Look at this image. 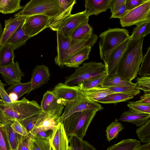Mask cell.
Returning a JSON list of instances; mask_svg holds the SVG:
<instances>
[{
  "mask_svg": "<svg viewBox=\"0 0 150 150\" xmlns=\"http://www.w3.org/2000/svg\"><path fill=\"white\" fill-rule=\"evenodd\" d=\"M145 36L129 39L119 62L116 74L129 81L138 74L143 57L142 46Z\"/></svg>",
  "mask_w": 150,
  "mask_h": 150,
  "instance_id": "1",
  "label": "cell"
},
{
  "mask_svg": "<svg viewBox=\"0 0 150 150\" xmlns=\"http://www.w3.org/2000/svg\"><path fill=\"white\" fill-rule=\"evenodd\" d=\"M42 112L40 106L35 100L24 97L21 100L8 103L0 99V117L3 124L15 120H22Z\"/></svg>",
  "mask_w": 150,
  "mask_h": 150,
  "instance_id": "2",
  "label": "cell"
},
{
  "mask_svg": "<svg viewBox=\"0 0 150 150\" xmlns=\"http://www.w3.org/2000/svg\"><path fill=\"white\" fill-rule=\"evenodd\" d=\"M98 111L89 110L74 113L62 122L67 137L75 135L83 139Z\"/></svg>",
  "mask_w": 150,
  "mask_h": 150,
  "instance_id": "3",
  "label": "cell"
},
{
  "mask_svg": "<svg viewBox=\"0 0 150 150\" xmlns=\"http://www.w3.org/2000/svg\"><path fill=\"white\" fill-rule=\"evenodd\" d=\"M126 29L109 28L100 33L99 42L100 55L105 63L112 51L122 43L130 35Z\"/></svg>",
  "mask_w": 150,
  "mask_h": 150,
  "instance_id": "4",
  "label": "cell"
},
{
  "mask_svg": "<svg viewBox=\"0 0 150 150\" xmlns=\"http://www.w3.org/2000/svg\"><path fill=\"white\" fill-rule=\"evenodd\" d=\"M62 9L59 0H31L23 6L14 17H26L40 14L52 18L56 16Z\"/></svg>",
  "mask_w": 150,
  "mask_h": 150,
  "instance_id": "5",
  "label": "cell"
},
{
  "mask_svg": "<svg viewBox=\"0 0 150 150\" xmlns=\"http://www.w3.org/2000/svg\"><path fill=\"white\" fill-rule=\"evenodd\" d=\"M104 73L106 74L105 67L102 62L92 61L84 63L76 68L73 74L65 77L64 83L69 86L77 85L84 80Z\"/></svg>",
  "mask_w": 150,
  "mask_h": 150,
  "instance_id": "6",
  "label": "cell"
},
{
  "mask_svg": "<svg viewBox=\"0 0 150 150\" xmlns=\"http://www.w3.org/2000/svg\"><path fill=\"white\" fill-rule=\"evenodd\" d=\"M119 19L120 25L123 27L137 25L150 20V0L128 11Z\"/></svg>",
  "mask_w": 150,
  "mask_h": 150,
  "instance_id": "7",
  "label": "cell"
},
{
  "mask_svg": "<svg viewBox=\"0 0 150 150\" xmlns=\"http://www.w3.org/2000/svg\"><path fill=\"white\" fill-rule=\"evenodd\" d=\"M103 109V106L98 102L81 96L67 104L59 118V123L62 122L65 119L75 112L89 110H95L98 111Z\"/></svg>",
  "mask_w": 150,
  "mask_h": 150,
  "instance_id": "8",
  "label": "cell"
},
{
  "mask_svg": "<svg viewBox=\"0 0 150 150\" xmlns=\"http://www.w3.org/2000/svg\"><path fill=\"white\" fill-rule=\"evenodd\" d=\"M89 17L86 10L74 14H71L62 20L53 31L60 33L65 37H71L73 32L79 25L88 21Z\"/></svg>",
  "mask_w": 150,
  "mask_h": 150,
  "instance_id": "9",
  "label": "cell"
},
{
  "mask_svg": "<svg viewBox=\"0 0 150 150\" xmlns=\"http://www.w3.org/2000/svg\"><path fill=\"white\" fill-rule=\"evenodd\" d=\"M50 18L47 16L40 14L26 17L24 24L25 34L31 38L44 30L49 28Z\"/></svg>",
  "mask_w": 150,
  "mask_h": 150,
  "instance_id": "10",
  "label": "cell"
},
{
  "mask_svg": "<svg viewBox=\"0 0 150 150\" xmlns=\"http://www.w3.org/2000/svg\"><path fill=\"white\" fill-rule=\"evenodd\" d=\"M65 104H67L55 97L51 91H47L43 96L40 106L42 112L52 116L60 117Z\"/></svg>",
  "mask_w": 150,
  "mask_h": 150,
  "instance_id": "11",
  "label": "cell"
},
{
  "mask_svg": "<svg viewBox=\"0 0 150 150\" xmlns=\"http://www.w3.org/2000/svg\"><path fill=\"white\" fill-rule=\"evenodd\" d=\"M51 92L56 98L67 104L81 96L80 89L78 85L70 86L61 82L57 84Z\"/></svg>",
  "mask_w": 150,
  "mask_h": 150,
  "instance_id": "12",
  "label": "cell"
},
{
  "mask_svg": "<svg viewBox=\"0 0 150 150\" xmlns=\"http://www.w3.org/2000/svg\"><path fill=\"white\" fill-rule=\"evenodd\" d=\"M0 74L6 83L10 86L21 83L22 77L25 76L17 61L0 67Z\"/></svg>",
  "mask_w": 150,
  "mask_h": 150,
  "instance_id": "13",
  "label": "cell"
},
{
  "mask_svg": "<svg viewBox=\"0 0 150 150\" xmlns=\"http://www.w3.org/2000/svg\"><path fill=\"white\" fill-rule=\"evenodd\" d=\"M129 39L130 37L117 46L111 52L104 63L107 75L116 74L119 62Z\"/></svg>",
  "mask_w": 150,
  "mask_h": 150,
  "instance_id": "14",
  "label": "cell"
},
{
  "mask_svg": "<svg viewBox=\"0 0 150 150\" xmlns=\"http://www.w3.org/2000/svg\"><path fill=\"white\" fill-rule=\"evenodd\" d=\"M50 141L53 150H68V138L62 122L59 123L54 127Z\"/></svg>",
  "mask_w": 150,
  "mask_h": 150,
  "instance_id": "15",
  "label": "cell"
},
{
  "mask_svg": "<svg viewBox=\"0 0 150 150\" xmlns=\"http://www.w3.org/2000/svg\"><path fill=\"white\" fill-rule=\"evenodd\" d=\"M59 118L42 112L35 126L29 133V137L39 132L53 131L54 127L59 123Z\"/></svg>",
  "mask_w": 150,
  "mask_h": 150,
  "instance_id": "16",
  "label": "cell"
},
{
  "mask_svg": "<svg viewBox=\"0 0 150 150\" xmlns=\"http://www.w3.org/2000/svg\"><path fill=\"white\" fill-rule=\"evenodd\" d=\"M50 75L47 67L44 64L36 66L32 72L30 92L47 83Z\"/></svg>",
  "mask_w": 150,
  "mask_h": 150,
  "instance_id": "17",
  "label": "cell"
},
{
  "mask_svg": "<svg viewBox=\"0 0 150 150\" xmlns=\"http://www.w3.org/2000/svg\"><path fill=\"white\" fill-rule=\"evenodd\" d=\"M98 38L97 35L93 33L89 39L79 41L63 54L56 64L63 68L64 67V62L68 58L86 47L89 46L92 48L97 41Z\"/></svg>",
  "mask_w": 150,
  "mask_h": 150,
  "instance_id": "18",
  "label": "cell"
},
{
  "mask_svg": "<svg viewBox=\"0 0 150 150\" xmlns=\"http://www.w3.org/2000/svg\"><path fill=\"white\" fill-rule=\"evenodd\" d=\"M26 17L16 16L6 20L4 29L0 38V46L6 43L8 39Z\"/></svg>",
  "mask_w": 150,
  "mask_h": 150,
  "instance_id": "19",
  "label": "cell"
},
{
  "mask_svg": "<svg viewBox=\"0 0 150 150\" xmlns=\"http://www.w3.org/2000/svg\"><path fill=\"white\" fill-rule=\"evenodd\" d=\"M150 114L137 112L132 109L123 112L117 120L132 123L137 127L145 124L150 119Z\"/></svg>",
  "mask_w": 150,
  "mask_h": 150,
  "instance_id": "20",
  "label": "cell"
},
{
  "mask_svg": "<svg viewBox=\"0 0 150 150\" xmlns=\"http://www.w3.org/2000/svg\"><path fill=\"white\" fill-rule=\"evenodd\" d=\"M59 0L62 10L56 16L50 18L49 23V28L53 31L62 20L71 14L73 7L76 2V0Z\"/></svg>",
  "mask_w": 150,
  "mask_h": 150,
  "instance_id": "21",
  "label": "cell"
},
{
  "mask_svg": "<svg viewBox=\"0 0 150 150\" xmlns=\"http://www.w3.org/2000/svg\"><path fill=\"white\" fill-rule=\"evenodd\" d=\"M111 0H86L85 10L87 15L97 16L109 9Z\"/></svg>",
  "mask_w": 150,
  "mask_h": 150,
  "instance_id": "22",
  "label": "cell"
},
{
  "mask_svg": "<svg viewBox=\"0 0 150 150\" xmlns=\"http://www.w3.org/2000/svg\"><path fill=\"white\" fill-rule=\"evenodd\" d=\"M56 32L57 55L54 59L55 63L57 64L63 54L71 47L79 41L72 40L70 37H65L60 33Z\"/></svg>",
  "mask_w": 150,
  "mask_h": 150,
  "instance_id": "23",
  "label": "cell"
},
{
  "mask_svg": "<svg viewBox=\"0 0 150 150\" xmlns=\"http://www.w3.org/2000/svg\"><path fill=\"white\" fill-rule=\"evenodd\" d=\"M25 19L10 36L7 42L12 46L14 50L25 45L27 41L31 38L25 33L24 24Z\"/></svg>",
  "mask_w": 150,
  "mask_h": 150,
  "instance_id": "24",
  "label": "cell"
},
{
  "mask_svg": "<svg viewBox=\"0 0 150 150\" xmlns=\"http://www.w3.org/2000/svg\"><path fill=\"white\" fill-rule=\"evenodd\" d=\"M80 91L82 97L97 102L114 93L107 88L100 86L88 89H80Z\"/></svg>",
  "mask_w": 150,
  "mask_h": 150,
  "instance_id": "25",
  "label": "cell"
},
{
  "mask_svg": "<svg viewBox=\"0 0 150 150\" xmlns=\"http://www.w3.org/2000/svg\"><path fill=\"white\" fill-rule=\"evenodd\" d=\"M91 48L86 47L72 55L65 62L64 65L76 68L78 67L85 60L88 59Z\"/></svg>",
  "mask_w": 150,
  "mask_h": 150,
  "instance_id": "26",
  "label": "cell"
},
{
  "mask_svg": "<svg viewBox=\"0 0 150 150\" xmlns=\"http://www.w3.org/2000/svg\"><path fill=\"white\" fill-rule=\"evenodd\" d=\"M88 21L82 23L75 29L71 36L72 39L81 41L91 38L93 33V29L88 24Z\"/></svg>",
  "mask_w": 150,
  "mask_h": 150,
  "instance_id": "27",
  "label": "cell"
},
{
  "mask_svg": "<svg viewBox=\"0 0 150 150\" xmlns=\"http://www.w3.org/2000/svg\"><path fill=\"white\" fill-rule=\"evenodd\" d=\"M134 84L132 81L123 79L116 74H113L107 75L100 86L103 87L108 88L129 86Z\"/></svg>",
  "mask_w": 150,
  "mask_h": 150,
  "instance_id": "28",
  "label": "cell"
},
{
  "mask_svg": "<svg viewBox=\"0 0 150 150\" xmlns=\"http://www.w3.org/2000/svg\"><path fill=\"white\" fill-rule=\"evenodd\" d=\"M14 50L12 46L7 43L0 46V67L8 65L14 62Z\"/></svg>",
  "mask_w": 150,
  "mask_h": 150,
  "instance_id": "29",
  "label": "cell"
},
{
  "mask_svg": "<svg viewBox=\"0 0 150 150\" xmlns=\"http://www.w3.org/2000/svg\"><path fill=\"white\" fill-rule=\"evenodd\" d=\"M13 122L8 121L4 124L6 128L11 150H16L21 143L23 136L16 132L11 127V125Z\"/></svg>",
  "mask_w": 150,
  "mask_h": 150,
  "instance_id": "30",
  "label": "cell"
},
{
  "mask_svg": "<svg viewBox=\"0 0 150 150\" xmlns=\"http://www.w3.org/2000/svg\"><path fill=\"white\" fill-rule=\"evenodd\" d=\"M21 0H0V13L4 14L13 13L22 9Z\"/></svg>",
  "mask_w": 150,
  "mask_h": 150,
  "instance_id": "31",
  "label": "cell"
},
{
  "mask_svg": "<svg viewBox=\"0 0 150 150\" xmlns=\"http://www.w3.org/2000/svg\"><path fill=\"white\" fill-rule=\"evenodd\" d=\"M140 144V141L137 139H127L108 147L106 150H134Z\"/></svg>",
  "mask_w": 150,
  "mask_h": 150,
  "instance_id": "32",
  "label": "cell"
},
{
  "mask_svg": "<svg viewBox=\"0 0 150 150\" xmlns=\"http://www.w3.org/2000/svg\"><path fill=\"white\" fill-rule=\"evenodd\" d=\"M134 97L130 95L120 93H114L108 95L98 100L97 102L104 104L117 103L126 101L134 98Z\"/></svg>",
  "mask_w": 150,
  "mask_h": 150,
  "instance_id": "33",
  "label": "cell"
},
{
  "mask_svg": "<svg viewBox=\"0 0 150 150\" xmlns=\"http://www.w3.org/2000/svg\"><path fill=\"white\" fill-rule=\"evenodd\" d=\"M29 150H52L50 140L32 137L28 143Z\"/></svg>",
  "mask_w": 150,
  "mask_h": 150,
  "instance_id": "34",
  "label": "cell"
},
{
  "mask_svg": "<svg viewBox=\"0 0 150 150\" xmlns=\"http://www.w3.org/2000/svg\"><path fill=\"white\" fill-rule=\"evenodd\" d=\"M31 86L30 81L27 83H20L11 85L6 89V91L8 94L11 93H16L19 99L25 94L30 93Z\"/></svg>",
  "mask_w": 150,
  "mask_h": 150,
  "instance_id": "35",
  "label": "cell"
},
{
  "mask_svg": "<svg viewBox=\"0 0 150 150\" xmlns=\"http://www.w3.org/2000/svg\"><path fill=\"white\" fill-rule=\"evenodd\" d=\"M124 129L122 124L116 118L114 121L111 123L106 127L105 132L107 141L110 142L117 138L119 133Z\"/></svg>",
  "mask_w": 150,
  "mask_h": 150,
  "instance_id": "36",
  "label": "cell"
},
{
  "mask_svg": "<svg viewBox=\"0 0 150 150\" xmlns=\"http://www.w3.org/2000/svg\"><path fill=\"white\" fill-rule=\"evenodd\" d=\"M150 33V20H148L137 25L134 28L130 39L135 40L143 36H145Z\"/></svg>",
  "mask_w": 150,
  "mask_h": 150,
  "instance_id": "37",
  "label": "cell"
},
{
  "mask_svg": "<svg viewBox=\"0 0 150 150\" xmlns=\"http://www.w3.org/2000/svg\"><path fill=\"white\" fill-rule=\"evenodd\" d=\"M107 74L106 73L95 76L84 80L77 85L81 90L86 89L99 86L104 80Z\"/></svg>",
  "mask_w": 150,
  "mask_h": 150,
  "instance_id": "38",
  "label": "cell"
},
{
  "mask_svg": "<svg viewBox=\"0 0 150 150\" xmlns=\"http://www.w3.org/2000/svg\"><path fill=\"white\" fill-rule=\"evenodd\" d=\"M114 93H120L130 95L132 96H136L140 93V91L137 83L129 86L108 87Z\"/></svg>",
  "mask_w": 150,
  "mask_h": 150,
  "instance_id": "39",
  "label": "cell"
},
{
  "mask_svg": "<svg viewBox=\"0 0 150 150\" xmlns=\"http://www.w3.org/2000/svg\"><path fill=\"white\" fill-rule=\"evenodd\" d=\"M141 64L138 75L141 77L150 76V46L148 48L146 54L143 55Z\"/></svg>",
  "mask_w": 150,
  "mask_h": 150,
  "instance_id": "40",
  "label": "cell"
},
{
  "mask_svg": "<svg viewBox=\"0 0 150 150\" xmlns=\"http://www.w3.org/2000/svg\"><path fill=\"white\" fill-rule=\"evenodd\" d=\"M136 133L140 142L145 144L150 143V120L137 129Z\"/></svg>",
  "mask_w": 150,
  "mask_h": 150,
  "instance_id": "41",
  "label": "cell"
},
{
  "mask_svg": "<svg viewBox=\"0 0 150 150\" xmlns=\"http://www.w3.org/2000/svg\"><path fill=\"white\" fill-rule=\"evenodd\" d=\"M0 150H11L4 125L0 122Z\"/></svg>",
  "mask_w": 150,
  "mask_h": 150,
  "instance_id": "42",
  "label": "cell"
},
{
  "mask_svg": "<svg viewBox=\"0 0 150 150\" xmlns=\"http://www.w3.org/2000/svg\"><path fill=\"white\" fill-rule=\"evenodd\" d=\"M129 109L137 112L150 114V104H142L136 101L129 102L127 104Z\"/></svg>",
  "mask_w": 150,
  "mask_h": 150,
  "instance_id": "43",
  "label": "cell"
},
{
  "mask_svg": "<svg viewBox=\"0 0 150 150\" xmlns=\"http://www.w3.org/2000/svg\"><path fill=\"white\" fill-rule=\"evenodd\" d=\"M40 114L22 120H18L26 128L29 134L37 122L40 116Z\"/></svg>",
  "mask_w": 150,
  "mask_h": 150,
  "instance_id": "44",
  "label": "cell"
},
{
  "mask_svg": "<svg viewBox=\"0 0 150 150\" xmlns=\"http://www.w3.org/2000/svg\"><path fill=\"white\" fill-rule=\"evenodd\" d=\"M69 146L72 150H84L83 139L75 135L68 138Z\"/></svg>",
  "mask_w": 150,
  "mask_h": 150,
  "instance_id": "45",
  "label": "cell"
},
{
  "mask_svg": "<svg viewBox=\"0 0 150 150\" xmlns=\"http://www.w3.org/2000/svg\"><path fill=\"white\" fill-rule=\"evenodd\" d=\"M139 89L145 93H150V76L137 77L136 79Z\"/></svg>",
  "mask_w": 150,
  "mask_h": 150,
  "instance_id": "46",
  "label": "cell"
},
{
  "mask_svg": "<svg viewBox=\"0 0 150 150\" xmlns=\"http://www.w3.org/2000/svg\"><path fill=\"white\" fill-rule=\"evenodd\" d=\"M11 127L16 132L22 136L29 137V134L26 128L17 120H15L11 125Z\"/></svg>",
  "mask_w": 150,
  "mask_h": 150,
  "instance_id": "47",
  "label": "cell"
},
{
  "mask_svg": "<svg viewBox=\"0 0 150 150\" xmlns=\"http://www.w3.org/2000/svg\"><path fill=\"white\" fill-rule=\"evenodd\" d=\"M149 1V0H126L125 6L127 10L129 11Z\"/></svg>",
  "mask_w": 150,
  "mask_h": 150,
  "instance_id": "48",
  "label": "cell"
},
{
  "mask_svg": "<svg viewBox=\"0 0 150 150\" xmlns=\"http://www.w3.org/2000/svg\"><path fill=\"white\" fill-rule=\"evenodd\" d=\"M126 0H111L109 9L111 13V16L113 15L118 10Z\"/></svg>",
  "mask_w": 150,
  "mask_h": 150,
  "instance_id": "49",
  "label": "cell"
},
{
  "mask_svg": "<svg viewBox=\"0 0 150 150\" xmlns=\"http://www.w3.org/2000/svg\"><path fill=\"white\" fill-rule=\"evenodd\" d=\"M6 85L0 80V97L4 101L8 103L12 102L8 95L4 87Z\"/></svg>",
  "mask_w": 150,
  "mask_h": 150,
  "instance_id": "50",
  "label": "cell"
},
{
  "mask_svg": "<svg viewBox=\"0 0 150 150\" xmlns=\"http://www.w3.org/2000/svg\"><path fill=\"white\" fill-rule=\"evenodd\" d=\"M125 2L122 4L117 11L113 15L111 16L110 18H118L120 19L125 16L129 11L127 10L126 8Z\"/></svg>",
  "mask_w": 150,
  "mask_h": 150,
  "instance_id": "51",
  "label": "cell"
},
{
  "mask_svg": "<svg viewBox=\"0 0 150 150\" xmlns=\"http://www.w3.org/2000/svg\"><path fill=\"white\" fill-rule=\"evenodd\" d=\"M53 131L51 130L45 131H40L38 132L35 135L30 137H33L36 138L49 140L51 139Z\"/></svg>",
  "mask_w": 150,
  "mask_h": 150,
  "instance_id": "52",
  "label": "cell"
},
{
  "mask_svg": "<svg viewBox=\"0 0 150 150\" xmlns=\"http://www.w3.org/2000/svg\"><path fill=\"white\" fill-rule=\"evenodd\" d=\"M136 101L141 103L150 104V93H144L141 96L140 100Z\"/></svg>",
  "mask_w": 150,
  "mask_h": 150,
  "instance_id": "53",
  "label": "cell"
},
{
  "mask_svg": "<svg viewBox=\"0 0 150 150\" xmlns=\"http://www.w3.org/2000/svg\"><path fill=\"white\" fill-rule=\"evenodd\" d=\"M29 138L23 136L21 141V150H29L28 143Z\"/></svg>",
  "mask_w": 150,
  "mask_h": 150,
  "instance_id": "54",
  "label": "cell"
},
{
  "mask_svg": "<svg viewBox=\"0 0 150 150\" xmlns=\"http://www.w3.org/2000/svg\"><path fill=\"white\" fill-rule=\"evenodd\" d=\"M134 150H150V143L144 144H140Z\"/></svg>",
  "mask_w": 150,
  "mask_h": 150,
  "instance_id": "55",
  "label": "cell"
},
{
  "mask_svg": "<svg viewBox=\"0 0 150 150\" xmlns=\"http://www.w3.org/2000/svg\"><path fill=\"white\" fill-rule=\"evenodd\" d=\"M84 150H96L95 146L87 141H83Z\"/></svg>",
  "mask_w": 150,
  "mask_h": 150,
  "instance_id": "56",
  "label": "cell"
},
{
  "mask_svg": "<svg viewBox=\"0 0 150 150\" xmlns=\"http://www.w3.org/2000/svg\"><path fill=\"white\" fill-rule=\"evenodd\" d=\"M8 95L12 102L17 101L19 99L17 95L15 93H10Z\"/></svg>",
  "mask_w": 150,
  "mask_h": 150,
  "instance_id": "57",
  "label": "cell"
},
{
  "mask_svg": "<svg viewBox=\"0 0 150 150\" xmlns=\"http://www.w3.org/2000/svg\"><path fill=\"white\" fill-rule=\"evenodd\" d=\"M3 28L0 22V38L1 36L2 32H3Z\"/></svg>",
  "mask_w": 150,
  "mask_h": 150,
  "instance_id": "58",
  "label": "cell"
},
{
  "mask_svg": "<svg viewBox=\"0 0 150 150\" xmlns=\"http://www.w3.org/2000/svg\"><path fill=\"white\" fill-rule=\"evenodd\" d=\"M16 150H21V143L18 148Z\"/></svg>",
  "mask_w": 150,
  "mask_h": 150,
  "instance_id": "59",
  "label": "cell"
},
{
  "mask_svg": "<svg viewBox=\"0 0 150 150\" xmlns=\"http://www.w3.org/2000/svg\"><path fill=\"white\" fill-rule=\"evenodd\" d=\"M68 150H72V149L69 146Z\"/></svg>",
  "mask_w": 150,
  "mask_h": 150,
  "instance_id": "60",
  "label": "cell"
},
{
  "mask_svg": "<svg viewBox=\"0 0 150 150\" xmlns=\"http://www.w3.org/2000/svg\"><path fill=\"white\" fill-rule=\"evenodd\" d=\"M0 122H1V123H2V121H1V119L0 117Z\"/></svg>",
  "mask_w": 150,
  "mask_h": 150,
  "instance_id": "61",
  "label": "cell"
},
{
  "mask_svg": "<svg viewBox=\"0 0 150 150\" xmlns=\"http://www.w3.org/2000/svg\"></svg>",
  "mask_w": 150,
  "mask_h": 150,
  "instance_id": "62",
  "label": "cell"
}]
</instances>
